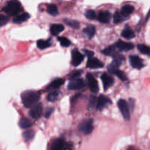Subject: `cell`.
<instances>
[{
  "label": "cell",
  "mask_w": 150,
  "mask_h": 150,
  "mask_svg": "<svg viewBox=\"0 0 150 150\" xmlns=\"http://www.w3.org/2000/svg\"><path fill=\"white\" fill-rule=\"evenodd\" d=\"M40 99V95L35 91H26L21 94V100L26 108H30Z\"/></svg>",
  "instance_id": "cell-1"
},
{
  "label": "cell",
  "mask_w": 150,
  "mask_h": 150,
  "mask_svg": "<svg viewBox=\"0 0 150 150\" xmlns=\"http://www.w3.org/2000/svg\"><path fill=\"white\" fill-rule=\"evenodd\" d=\"M3 10L8 16H16L21 12L22 7L18 0H10L4 6Z\"/></svg>",
  "instance_id": "cell-2"
},
{
  "label": "cell",
  "mask_w": 150,
  "mask_h": 150,
  "mask_svg": "<svg viewBox=\"0 0 150 150\" xmlns=\"http://www.w3.org/2000/svg\"><path fill=\"white\" fill-rule=\"evenodd\" d=\"M118 107L121 112L122 115L126 120H129L130 118V108H129L128 103L125 100L121 99L118 101Z\"/></svg>",
  "instance_id": "cell-3"
},
{
  "label": "cell",
  "mask_w": 150,
  "mask_h": 150,
  "mask_svg": "<svg viewBox=\"0 0 150 150\" xmlns=\"http://www.w3.org/2000/svg\"><path fill=\"white\" fill-rule=\"evenodd\" d=\"M79 129L83 134H90L93 130V120H86L80 123L79 125Z\"/></svg>",
  "instance_id": "cell-4"
},
{
  "label": "cell",
  "mask_w": 150,
  "mask_h": 150,
  "mask_svg": "<svg viewBox=\"0 0 150 150\" xmlns=\"http://www.w3.org/2000/svg\"><path fill=\"white\" fill-rule=\"evenodd\" d=\"M85 85H86V83L83 79L77 78V79L70 80L67 88L70 90H78V89H81L84 87Z\"/></svg>",
  "instance_id": "cell-5"
},
{
  "label": "cell",
  "mask_w": 150,
  "mask_h": 150,
  "mask_svg": "<svg viewBox=\"0 0 150 150\" xmlns=\"http://www.w3.org/2000/svg\"><path fill=\"white\" fill-rule=\"evenodd\" d=\"M119 67L114 65V64H111L110 65L108 66V70L111 73V74H114L115 76H117L120 80H122V81H127V78L125 76V73L122 70H119Z\"/></svg>",
  "instance_id": "cell-6"
},
{
  "label": "cell",
  "mask_w": 150,
  "mask_h": 150,
  "mask_svg": "<svg viewBox=\"0 0 150 150\" xmlns=\"http://www.w3.org/2000/svg\"><path fill=\"white\" fill-rule=\"evenodd\" d=\"M42 111H43V108H42V105L41 103H37L32 105L30 111H29V115L32 117L33 119L38 120L41 117L42 114Z\"/></svg>",
  "instance_id": "cell-7"
},
{
  "label": "cell",
  "mask_w": 150,
  "mask_h": 150,
  "mask_svg": "<svg viewBox=\"0 0 150 150\" xmlns=\"http://www.w3.org/2000/svg\"><path fill=\"white\" fill-rule=\"evenodd\" d=\"M109 104H111V100L108 98L103 95H100L97 100L96 108L99 111H102L105 108H106Z\"/></svg>",
  "instance_id": "cell-8"
},
{
  "label": "cell",
  "mask_w": 150,
  "mask_h": 150,
  "mask_svg": "<svg viewBox=\"0 0 150 150\" xmlns=\"http://www.w3.org/2000/svg\"><path fill=\"white\" fill-rule=\"evenodd\" d=\"M86 80H87L88 85L90 89L91 92L93 93H96L99 90V86H98V83L95 78L92 76L91 73L86 75Z\"/></svg>",
  "instance_id": "cell-9"
},
{
  "label": "cell",
  "mask_w": 150,
  "mask_h": 150,
  "mask_svg": "<svg viewBox=\"0 0 150 150\" xmlns=\"http://www.w3.org/2000/svg\"><path fill=\"white\" fill-rule=\"evenodd\" d=\"M84 57L77 50L72 51V64L73 66H79L83 62Z\"/></svg>",
  "instance_id": "cell-10"
},
{
  "label": "cell",
  "mask_w": 150,
  "mask_h": 150,
  "mask_svg": "<svg viewBox=\"0 0 150 150\" xmlns=\"http://www.w3.org/2000/svg\"><path fill=\"white\" fill-rule=\"evenodd\" d=\"M86 67L91 69H99L103 67V64L101 62L100 60L92 57H89V59H88Z\"/></svg>",
  "instance_id": "cell-11"
},
{
  "label": "cell",
  "mask_w": 150,
  "mask_h": 150,
  "mask_svg": "<svg viewBox=\"0 0 150 150\" xmlns=\"http://www.w3.org/2000/svg\"><path fill=\"white\" fill-rule=\"evenodd\" d=\"M116 48H118L119 50L122 51H127L133 49L134 48V45L131 42H127L122 40H118L117 43L115 44Z\"/></svg>",
  "instance_id": "cell-12"
},
{
  "label": "cell",
  "mask_w": 150,
  "mask_h": 150,
  "mask_svg": "<svg viewBox=\"0 0 150 150\" xmlns=\"http://www.w3.org/2000/svg\"><path fill=\"white\" fill-rule=\"evenodd\" d=\"M130 63L131 64L132 67L133 68H136V69H141L143 67L144 64H143V61L142 60V59L140 58L139 57L136 55H132L130 56Z\"/></svg>",
  "instance_id": "cell-13"
},
{
  "label": "cell",
  "mask_w": 150,
  "mask_h": 150,
  "mask_svg": "<svg viewBox=\"0 0 150 150\" xmlns=\"http://www.w3.org/2000/svg\"><path fill=\"white\" fill-rule=\"evenodd\" d=\"M101 80H102L103 84V88L105 90H107L110 87H111L114 83V79L111 76L105 74V73H104V74H103L101 76Z\"/></svg>",
  "instance_id": "cell-14"
},
{
  "label": "cell",
  "mask_w": 150,
  "mask_h": 150,
  "mask_svg": "<svg viewBox=\"0 0 150 150\" xmlns=\"http://www.w3.org/2000/svg\"><path fill=\"white\" fill-rule=\"evenodd\" d=\"M111 18V14L110 12L108 10H103V11H100L98 13V20L99 21L100 23H107L110 21Z\"/></svg>",
  "instance_id": "cell-15"
},
{
  "label": "cell",
  "mask_w": 150,
  "mask_h": 150,
  "mask_svg": "<svg viewBox=\"0 0 150 150\" xmlns=\"http://www.w3.org/2000/svg\"><path fill=\"white\" fill-rule=\"evenodd\" d=\"M64 83V80L63 79H57L51 82L46 88V91H51L54 89H57L59 88L63 83Z\"/></svg>",
  "instance_id": "cell-16"
},
{
  "label": "cell",
  "mask_w": 150,
  "mask_h": 150,
  "mask_svg": "<svg viewBox=\"0 0 150 150\" xmlns=\"http://www.w3.org/2000/svg\"><path fill=\"white\" fill-rule=\"evenodd\" d=\"M65 145L66 143L64 139H57L53 142L51 149L52 150H61L64 149Z\"/></svg>",
  "instance_id": "cell-17"
},
{
  "label": "cell",
  "mask_w": 150,
  "mask_h": 150,
  "mask_svg": "<svg viewBox=\"0 0 150 150\" xmlns=\"http://www.w3.org/2000/svg\"><path fill=\"white\" fill-rule=\"evenodd\" d=\"M64 29V27L63 25L59 24V23H55V24H52L50 28V32L53 35L56 36L58 34H59L60 32H62Z\"/></svg>",
  "instance_id": "cell-18"
},
{
  "label": "cell",
  "mask_w": 150,
  "mask_h": 150,
  "mask_svg": "<svg viewBox=\"0 0 150 150\" xmlns=\"http://www.w3.org/2000/svg\"><path fill=\"white\" fill-rule=\"evenodd\" d=\"M29 18H30V16H29V13H22V14L20 15V16H16V17L13 18V23H23V22L27 21Z\"/></svg>",
  "instance_id": "cell-19"
},
{
  "label": "cell",
  "mask_w": 150,
  "mask_h": 150,
  "mask_svg": "<svg viewBox=\"0 0 150 150\" xmlns=\"http://www.w3.org/2000/svg\"><path fill=\"white\" fill-rule=\"evenodd\" d=\"M133 11H134V7L133 6L130 5V4H126V5L123 6L120 13L125 18H127Z\"/></svg>",
  "instance_id": "cell-20"
},
{
  "label": "cell",
  "mask_w": 150,
  "mask_h": 150,
  "mask_svg": "<svg viewBox=\"0 0 150 150\" xmlns=\"http://www.w3.org/2000/svg\"><path fill=\"white\" fill-rule=\"evenodd\" d=\"M114 57V60H113L112 64H114V65L117 66V67H120L122 64L123 62L125 61V57L124 56L121 55L120 54H116L113 56Z\"/></svg>",
  "instance_id": "cell-21"
},
{
  "label": "cell",
  "mask_w": 150,
  "mask_h": 150,
  "mask_svg": "<svg viewBox=\"0 0 150 150\" xmlns=\"http://www.w3.org/2000/svg\"><path fill=\"white\" fill-rule=\"evenodd\" d=\"M19 127L21 129H28L29 127H32V122L29 120H28L27 118H22L21 119L20 121H19Z\"/></svg>",
  "instance_id": "cell-22"
},
{
  "label": "cell",
  "mask_w": 150,
  "mask_h": 150,
  "mask_svg": "<svg viewBox=\"0 0 150 150\" xmlns=\"http://www.w3.org/2000/svg\"><path fill=\"white\" fill-rule=\"evenodd\" d=\"M121 35L125 39H132V38H135L134 32L130 28H125V29H123Z\"/></svg>",
  "instance_id": "cell-23"
},
{
  "label": "cell",
  "mask_w": 150,
  "mask_h": 150,
  "mask_svg": "<svg viewBox=\"0 0 150 150\" xmlns=\"http://www.w3.org/2000/svg\"><path fill=\"white\" fill-rule=\"evenodd\" d=\"M51 40H40L37 42V46L40 49H45V48H48L51 46Z\"/></svg>",
  "instance_id": "cell-24"
},
{
  "label": "cell",
  "mask_w": 150,
  "mask_h": 150,
  "mask_svg": "<svg viewBox=\"0 0 150 150\" xmlns=\"http://www.w3.org/2000/svg\"><path fill=\"white\" fill-rule=\"evenodd\" d=\"M83 32L88 38H93L95 34V28L94 26H89L87 27H85Z\"/></svg>",
  "instance_id": "cell-25"
},
{
  "label": "cell",
  "mask_w": 150,
  "mask_h": 150,
  "mask_svg": "<svg viewBox=\"0 0 150 150\" xmlns=\"http://www.w3.org/2000/svg\"><path fill=\"white\" fill-rule=\"evenodd\" d=\"M60 95L59 91H54L53 92H50L47 96V100L50 102H55L58 100L59 97Z\"/></svg>",
  "instance_id": "cell-26"
},
{
  "label": "cell",
  "mask_w": 150,
  "mask_h": 150,
  "mask_svg": "<svg viewBox=\"0 0 150 150\" xmlns=\"http://www.w3.org/2000/svg\"><path fill=\"white\" fill-rule=\"evenodd\" d=\"M103 53L107 56H114V54H117V49H116L115 45H111L105 49L103 50Z\"/></svg>",
  "instance_id": "cell-27"
},
{
  "label": "cell",
  "mask_w": 150,
  "mask_h": 150,
  "mask_svg": "<svg viewBox=\"0 0 150 150\" xmlns=\"http://www.w3.org/2000/svg\"><path fill=\"white\" fill-rule=\"evenodd\" d=\"M35 133L33 130H28L23 133V138L26 142H29L33 139L35 137Z\"/></svg>",
  "instance_id": "cell-28"
},
{
  "label": "cell",
  "mask_w": 150,
  "mask_h": 150,
  "mask_svg": "<svg viewBox=\"0 0 150 150\" xmlns=\"http://www.w3.org/2000/svg\"><path fill=\"white\" fill-rule=\"evenodd\" d=\"M137 48L141 53L145 54V55L150 56V47L144 45V44H139V45H138Z\"/></svg>",
  "instance_id": "cell-29"
},
{
  "label": "cell",
  "mask_w": 150,
  "mask_h": 150,
  "mask_svg": "<svg viewBox=\"0 0 150 150\" xmlns=\"http://www.w3.org/2000/svg\"><path fill=\"white\" fill-rule=\"evenodd\" d=\"M47 11L51 16H57L59 13L58 12V8H57V6L55 4H49V5L47 7Z\"/></svg>",
  "instance_id": "cell-30"
},
{
  "label": "cell",
  "mask_w": 150,
  "mask_h": 150,
  "mask_svg": "<svg viewBox=\"0 0 150 150\" xmlns=\"http://www.w3.org/2000/svg\"><path fill=\"white\" fill-rule=\"evenodd\" d=\"M58 40L59 41L60 44L63 47H69L71 45V42L64 37H59V38H58Z\"/></svg>",
  "instance_id": "cell-31"
},
{
  "label": "cell",
  "mask_w": 150,
  "mask_h": 150,
  "mask_svg": "<svg viewBox=\"0 0 150 150\" xmlns=\"http://www.w3.org/2000/svg\"><path fill=\"white\" fill-rule=\"evenodd\" d=\"M125 18H125L124 16L121 14V13H120V12L117 11L114 13V23H120V22L123 21H124Z\"/></svg>",
  "instance_id": "cell-32"
},
{
  "label": "cell",
  "mask_w": 150,
  "mask_h": 150,
  "mask_svg": "<svg viewBox=\"0 0 150 150\" xmlns=\"http://www.w3.org/2000/svg\"><path fill=\"white\" fill-rule=\"evenodd\" d=\"M64 21L66 24H67L68 26H70L71 27H73V28H76V29H77V28L79 27V23L78 21H76L69 20V19H64Z\"/></svg>",
  "instance_id": "cell-33"
},
{
  "label": "cell",
  "mask_w": 150,
  "mask_h": 150,
  "mask_svg": "<svg viewBox=\"0 0 150 150\" xmlns=\"http://www.w3.org/2000/svg\"><path fill=\"white\" fill-rule=\"evenodd\" d=\"M85 16H86V17L88 19H89V20H94V19H95L97 18L96 13H95V12L92 10H87V11L85 13Z\"/></svg>",
  "instance_id": "cell-34"
},
{
  "label": "cell",
  "mask_w": 150,
  "mask_h": 150,
  "mask_svg": "<svg viewBox=\"0 0 150 150\" xmlns=\"http://www.w3.org/2000/svg\"><path fill=\"white\" fill-rule=\"evenodd\" d=\"M9 21V17L7 16L0 14V27L7 24Z\"/></svg>",
  "instance_id": "cell-35"
},
{
  "label": "cell",
  "mask_w": 150,
  "mask_h": 150,
  "mask_svg": "<svg viewBox=\"0 0 150 150\" xmlns=\"http://www.w3.org/2000/svg\"><path fill=\"white\" fill-rule=\"evenodd\" d=\"M97 101H96V97L95 96H91L90 100H89V105L91 108H94L96 105Z\"/></svg>",
  "instance_id": "cell-36"
},
{
  "label": "cell",
  "mask_w": 150,
  "mask_h": 150,
  "mask_svg": "<svg viewBox=\"0 0 150 150\" xmlns=\"http://www.w3.org/2000/svg\"><path fill=\"white\" fill-rule=\"evenodd\" d=\"M81 73V71H76V72H74V73H72L71 76H70V80H72V79H77V78H79V76H80Z\"/></svg>",
  "instance_id": "cell-37"
},
{
  "label": "cell",
  "mask_w": 150,
  "mask_h": 150,
  "mask_svg": "<svg viewBox=\"0 0 150 150\" xmlns=\"http://www.w3.org/2000/svg\"><path fill=\"white\" fill-rule=\"evenodd\" d=\"M53 111H54V108H48V109H47V111H45V117H46V118H48V117L51 115V114H52Z\"/></svg>",
  "instance_id": "cell-38"
},
{
  "label": "cell",
  "mask_w": 150,
  "mask_h": 150,
  "mask_svg": "<svg viewBox=\"0 0 150 150\" xmlns=\"http://www.w3.org/2000/svg\"><path fill=\"white\" fill-rule=\"evenodd\" d=\"M84 52L89 57H92L94 55V53L92 51H89V50H84Z\"/></svg>",
  "instance_id": "cell-39"
},
{
  "label": "cell",
  "mask_w": 150,
  "mask_h": 150,
  "mask_svg": "<svg viewBox=\"0 0 150 150\" xmlns=\"http://www.w3.org/2000/svg\"><path fill=\"white\" fill-rule=\"evenodd\" d=\"M80 96V94H77L76 95H75V96H73V99H72V103H73V101H76V100H77L78 98H79V97Z\"/></svg>",
  "instance_id": "cell-40"
}]
</instances>
